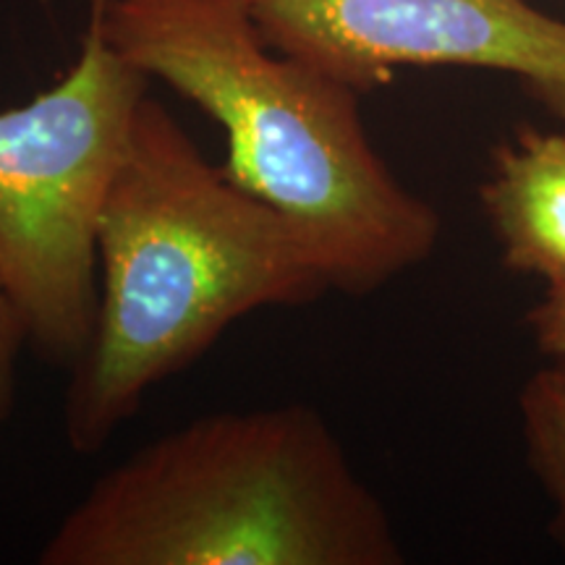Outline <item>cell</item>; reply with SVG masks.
Wrapping results in <instances>:
<instances>
[{
  "mask_svg": "<svg viewBox=\"0 0 565 565\" xmlns=\"http://www.w3.org/2000/svg\"><path fill=\"white\" fill-rule=\"evenodd\" d=\"M521 422L529 461L555 505L553 532L565 542V356L524 385Z\"/></svg>",
  "mask_w": 565,
  "mask_h": 565,
  "instance_id": "7",
  "label": "cell"
},
{
  "mask_svg": "<svg viewBox=\"0 0 565 565\" xmlns=\"http://www.w3.org/2000/svg\"><path fill=\"white\" fill-rule=\"evenodd\" d=\"M534 341L547 356H565V280L550 286L542 299L526 317Z\"/></svg>",
  "mask_w": 565,
  "mask_h": 565,
  "instance_id": "9",
  "label": "cell"
},
{
  "mask_svg": "<svg viewBox=\"0 0 565 565\" xmlns=\"http://www.w3.org/2000/svg\"><path fill=\"white\" fill-rule=\"evenodd\" d=\"M24 345V322H21L9 294L0 286V427L11 416L13 395H17V362Z\"/></svg>",
  "mask_w": 565,
  "mask_h": 565,
  "instance_id": "8",
  "label": "cell"
},
{
  "mask_svg": "<svg viewBox=\"0 0 565 565\" xmlns=\"http://www.w3.org/2000/svg\"><path fill=\"white\" fill-rule=\"evenodd\" d=\"M482 207L511 270L565 280V137L519 126L494 147Z\"/></svg>",
  "mask_w": 565,
  "mask_h": 565,
  "instance_id": "6",
  "label": "cell"
},
{
  "mask_svg": "<svg viewBox=\"0 0 565 565\" xmlns=\"http://www.w3.org/2000/svg\"><path fill=\"white\" fill-rule=\"evenodd\" d=\"M113 45L221 124L223 171L280 212L330 291L362 296L440 242V215L401 186L359 118V92L273 51L242 0H100Z\"/></svg>",
  "mask_w": 565,
  "mask_h": 565,
  "instance_id": "2",
  "label": "cell"
},
{
  "mask_svg": "<svg viewBox=\"0 0 565 565\" xmlns=\"http://www.w3.org/2000/svg\"><path fill=\"white\" fill-rule=\"evenodd\" d=\"M97 252V320L63 408L79 456L103 450L154 385L204 356L244 315L330 291L301 233L204 160L150 95L103 207Z\"/></svg>",
  "mask_w": 565,
  "mask_h": 565,
  "instance_id": "1",
  "label": "cell"
},
{
  "mask_svg": "<svg viewBox=\"0 0 565 565\" xmlns=\"http://www.w3.org/2000/svg\"><path fill=\"white\" fill-rule=\"evenodd\" d=\"M150 76L103 30L89 0L79 58L21 108L0 113V286L26 343L71 370L100 303L103 207L129 147Z\"/></svg>",
  "mask_w": 565,
  "mask_h": 565,
  "instance_id": "4",
  "label": "cell"
},
{
  "mask_svg": "<svg viewBox=\"0 0 565 565\" xmlns=\"http://www.w3.org/2000/svg\"><path fill=\"white\" fill-rule=\"evenodd\" d=\"M42 565H395L383 503L307 404L200 416L105 471Z\"/></svg>",
  "mask_w": 565,
  "mask_h": 565,
  "instance_id": "3",
  "label": "cell"
},
{
  "mask_svg": "<svg viewBox=\"0 0 565 565\" xmlns=\"http://www.w3.org/2000/svg\"><path fill=\"white\" fill-rule=\"evenodd\" d=\"M273 51L351 89L401 66H469L519 76L565 118V21L526 0H242Z\"/></svg>",
  "mask_w": 565,
  "mask_h": 565,
  "instance_id": "5",
  "label": "cell"
}]
</instances>
